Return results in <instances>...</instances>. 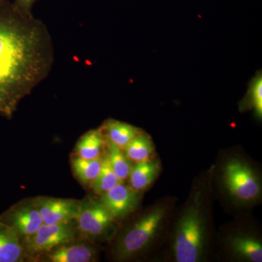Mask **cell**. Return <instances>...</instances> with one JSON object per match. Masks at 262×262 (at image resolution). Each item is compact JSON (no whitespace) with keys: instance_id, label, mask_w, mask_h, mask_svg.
Returning <instances> with one entry per match:
<instances>
[{"instance_id":"7","label":"cell","mask_w":262,"mask_h":262,"mask_svg":"<svg viewBox=\"0 0 262 262\" xmlns=\"http://www.w3.org/2000/svg\"><path fill=\"white\" fill-rule=\"evenodd\" d=\"M0 219L16 231L23 242L44 224L34 202L20 203L0 215Z\"/></svg>"},{"instance_id":"14","label":"cell","mask_w":262,"mask_h":262,"mask_svg":"<svg viewBox=\"0 0 262 262\" xmlns=\"http://www.w3.org/2000/svg\"><path fill=\"white\" fill-rule=\"evenodd\" d=\"M160 171L158 160H148L136 163L129 176L130 187L136 192L146 190L154 182Z\"/></svg>"},{"instance_id":"16","label":"cell","mask_w":262,"mask_h":262,"mask_svg":"<svg viewBox=\"0 0 262 262\" xmlns=\"http://www.w3.org/2000/svg\"><path fill=\"white\" fill-rule=\"evenodd\" d=\"M241 111L252 110L258 120L262 118V74L258 71L248 84L247 94L239 103Z\"/></svg>"},{"instance_id":"12","label":"cell","mask_w":262,"mask_h":262,"mask_svg":"<svg viewBox=\"0 0 262 262\" xmlns=\"http://www.w3.org/2000/svg\"><path fill=\"white\" fill-rule=\"evenodd\" d=\"M108 142L123 150L136 136L141 132L134 125L116 120H108L100 129Z\"/></svg>"},{"instance_id":"21","label":"cell","mask_w":262,"mask_h":262,"mask_svg":"<svg viewBox=\"0 0 262 262\" xmlns=\"http://www.w3.org/2000/svg\"><path fill=\"white\" fill-rule=\"evenodd\" d=\"M37 0H15V6L20 11L27 14H31V10Z\"/></svg>"},{"instance_id":"17","label":"cell","mask_w":262,"mask_h":262,"mask_svg":"<svg viewBox=\"0 0 262 262\" xmlns=\"http://www.w3.org/2000/svg\"><path fill=\"white\" fill-rule=\"evenodd\" d=\"M155 146L149 136L141 132L123 149L124 153L131 162L141 163L151 160Z\"/></svg>"},{"instance_id":"22","label":"cell","mask_w":262,"mask_h":262,"mask_svg":"<svg viewBox=\"0 0 262 262\" xmlns=\"http://www.w3.org/2000/svg\"><path fill=\"white\" fill-rule=\"evenodd\" d=\"M5 1V0H0V5H1L2 3H4Z\"/></svg>"},{"instance_id":"6","label":"cell","mask_w":262,"mask_h":262,"mask_svg":"<svg viewBox=\"0 0 262 262\" xmlns=\"http://www.w3.org/2000/svg\"><path fill=\"white\" fill-rule=\"evenodd\" d=\"M77 232L74 222L61 225L43 224L35 233L23 243L27 254L42 255L74 241Z\"/></svg>"},{"instance_id":"13","label":"cell","mask_w":262,"mask_h":262,"mask_svg":"<svg viewBox=\"0 0 262 262\" xmlns=\"http://www.w3.org/2000/svg\"><path fill=\"white\" fill-rule=\"evenodd\" d=\"M232 252L237 257L251 262L262 261V245L259 239L248 234H235L229 241Z\"/></svg>"},{"instance_id":"18","label":"cell","mask_w":262,"mask_h":262,"mask_svg":"<svg viewBox=\"0 0 262 262\" xmlns=\"http://www.w3.org/2000/svg\"><path fill=\"white\" fill-rule=\"evenodd\" d=\"M103 157L96 159L87 160L77 156L72 159V169L76 177L83 184H92L98 177L101 166Z\"/></svg>"},{"instance_id":"2","label":"cell","mask_w":262,"mask_h":262,"mask_svg":"<svg viewBox=\"0 0 262 262\" xmlns=\"http://www.w3.org/2000/svg\"><path fill=\"white\" fill-rule=\"evenodd\" d=\"M206 223L202 189L194 192L179 217L173 235L174 258L178 262L201 261L206 249Z\"/></svg>"},{"instance_id":"5","label":"cell","mask_w":262,"mask_h":262,"mask_svg":"<svg viewBox=\"0 0 262 262\" xmlns=\"http://www.w3.org/2000/svg\"><path fill=\"white\" fill-rule=\"evenodd\" d=\"M78 232L87 238L107 237L115 229V219L101 201L88 198L80 202L76 219Z\"/></svg>"},{"instance_id":"9","label":"cell","mask_w":262,"mask_h":262,"mask_svg":"<svg viewBox=\"0 0 262 262\" xmlns=\"http://www.w3.org/2000/svg\"><path fill=\"white\" fill-rule=\"evenodd\" d=\"M115 220H121L130 215L139 206V192L131 189L124 182L114 187L101 196L100 200Z\"/></svg>"},{"instance_id":"4","label":"cell","mask_w":262,"mask_h":262,"mask_svg":"<svg viewBox=\"0 0 262 262\" xmlns=\"http://www.w3.org/2000/svg\"><path fill=\"white\" fill-rule=\"evenodd\" d=\"M223 180L229 195L239 203H253L261 195V183L258 174L243 160L233 158L226 163Z\"/></svg>"},{"instance_id":"11","label":"cell","mask_w":262,"mask_h":262,"mask_svg":"<svg viewBox=\"0 0 262 262\" xmlns=\"http://www.w3.org/2000/svg\"><path fill=\"white\" fill-rule=\"evenodd\" d=\"M27 255L16 231L0 219V262L24 261Z\"/></svg>"},{"instance_id":"3","label":"cell","mask_w":262,"mask_h":262,"mask_svg":"<svg viewBox=\"0 0 262 262\" xmlns=\"http://www.w3.org/2000/svg\"><path fill=\"white\" fill-rule=\"evenodd\" d=\"M168 210V206L160 204L136 220L117 241L114 251L117 259H129L149 247L159 232Z\"/></svg>"},{"instance_id":"20","label":"cell","mask_w":262,"mask_h":262,"mask_svg":"<svg viewBox=\"0 0 262 262\" xmlns=\"http://www.w3.org/2000/svg\"><path fill=\"white\" fill-rule=\"evenodd\" d=\"M108 147L110 151L108 157L112 168L118 179L124 182L130 176L133 168L132 163L124 153L123 150L111 143H108Z\"/></svg>"},{"instance_id":"19","label":"cell","mask_w":262,"mask_h":262,"mask_svg":"<svg viewBox=\"0 0 262 262\" xmlns=\"http://www.w3.org/2000/svg\"><path fill=\"white\" fill-rule=\"evenodd\" d=\"M120 182H122L121 181L118 179L112 168L108 154L105 155L103 158L101 170L94 182L91 184L94 192L101 196Z\"/></svg>"},{"instance_id":"15","label":"cell","mask_w":262,"mask_h":262,"mask_svg":"<svg viewBox=\"0 0 262 262\" xmlns=\"http://www.w3.org/2000/svg\"><path fill=\"white\" fill-rule=\"evenodd\" d=\"M104 144V136L101 130L88 131L77 141L75 147L77 156L87 160L99 158Z\"/></svg>"},{"instance_id":"1","label":"cell","mask_w":262,"mask_h":262,"mask_svg":"<svg viewBox=\"0 0 262 262\" xmlns=\"http://www.w3.org/2000/svg\"><path fill=\"white\" fill-rule=\"evenodd\" d=\"M31 14L14 4L0 5V115L11 117L17 105L47 72L48 37Z\"/></svg>"},{"instance_id":"10","label":"cell","mask_w":262,"mask_h":262,"mask_svg":"<svg viewBox=\"0 0 262 262\" xmlns=\"http://www.w3.org/2000/svg\"><path fill=\"white\" fill-rule=\"evenodd\" d=\"M43 261L48 262H91L97 258L92 245L72 241L45 253Z\"/></svg>"},{"instance_id":"8","label":"cell","mask_w":262,"mask_h":262,"mask_svg":"<svg viewBox=\"0 0 262 262\" xmlns=\"http://www.w3.org/2000/svg\"><path fill=\"white\" fill-rule=\"evenodd\" d=\"M47 225L70 223L77 219L80 202L73 199L38 198L33 201Z\"/></svg>"}]
</instances>
